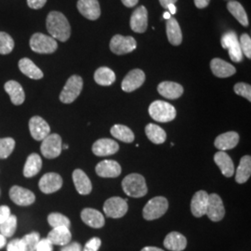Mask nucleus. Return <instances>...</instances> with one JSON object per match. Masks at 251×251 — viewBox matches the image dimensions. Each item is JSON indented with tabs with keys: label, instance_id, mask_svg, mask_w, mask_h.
<instances>
[{
	"label": "nucleus",
	"instance_id": "nucleus-20",
	"mask_svg": "<svg viewBox=\"0 0 251 251\" xmlns=\"http://www.w3.org/2000/svg\"><path fill=\"white\" fill-rule=\"evenodd\" d=\"M96 173L102 178H117L121 174V166L115 160H103L96 166Z\"/></svg>",
	"mask_w": 251,
	"mask_h": 251
},
{
	"label": "nucleus",
	"instance_id": "nucleus-43",
	"mask_svg": "<svg viewBox=\"0 0 251 251\" xmlns=\"http://www.w3.org/2000/svg\"><path fill=\"white\" fill-rule=\"evenodd\" d=\"M234 92L239 95L242 96L244 98L248 100L249 101L251 100V85L247 84V83H237L235 84L234 88Z\"/></svg>",
	"mask_w": 251,
	"mask_h": 251
},
{
	"label": "nucleus",
	"instance_id": "nucleus-36",
	"mask_svg": "<svg viewBox=\"0 0 251 251\" xmlns=\"http://www.w3.org/2000/svg\"><path fill=\"white\" fill-rule=\"evenodd\" d=\"M94 80L100 86H111L116 81V74L108 67H100L94 74Z\"/></svg>",
	"mask_w": 251,
	"mask_h": 251
},
{
	"label": "nucleus",
	"instance_id": "nucleus-10",
	"mask_svg": "<svg viewBox=\"0 0 251 251\" xmlns=\"http://www.w3.org/2000/svg\"><path fill=\"white\" fill-rule=\"evenodd\" d=\"M126 199L115 197L107 199L103 205V211L109 218L118 219L122 218L127 212Z\"/></svg>",
	"mask_w": 251,
	"mask_h": 251
},
{
	"label": "nucleus",
	"instance_id": "nucleus-26",
	"mask_svg": "<svg viewBox=\"0 0 251 251\" xmlns=\"http://www.w3.org/2000/svg\"><path fill=\"white\" fill-rule=\"evenodd\" d=\"M239 143V135L234 131H229L224 134L219 135L215 140L216 148L225 152L231 150Z\"/></svg>",
	"mask_w": 251,
	"mask_h": 251
},
{
	"label": "nucleus",
	"instance_id": "nucleus-2",
	"mask_svg": "<svg viewBox=\"0 0 251 251\" xmlns=\"http://www.w3.org/2000/svg\"><path fill=\"white\" fill-rule=\"evenodd\" d=\"M122 187L126 195L131 198H143L148 192L144 176L138 173H131L126 176L122 180Z\"/></svg>",
	"mask_w": 251,
	"mask_h": 251
},
{
	"label": "nucleus",
	"instance_id": "nucleus-40",
	"mask_svg": "<svg viewBox=\"0 0 251 251\" xmlns=\"http://www.w3.org/2000/svg\"><path fill=\"white\" fill-rule=\"evenodd\" d=\"M14 40L9 34L5 32H0V54H9L14 49Z\"/></svg>",
	"mask_w": 251,
	"mask_h": 251
},
{
	"label": "nucleus",
	"instance_id": "nucleus-1",
	"mask_svg": "<svg viewBox=\"0 0 251 251\" xmlns=\"http://www.w3.org/2000/svg\"><path fill=\"white\" fill-rule=\"evenodd\" d=\"M47 30L54 39L65 42L71 36V26L62 12L51 11L47 17Z\"/></svg>",
	"mask_w": 251,
	"mask_h": 251
},
{
	"label": "nucleus",
	"instance_id": "nucleus-46",
	"mask_svg": "<svg viewBox=\"0 0 251 251\" xmlns=\"http://www.w3.org/2000/svg\"><path fill=\"white\" fill-rule=\"evenodd\" d=\"M7 251H25V247L22 239H13L8 244Z\"/></svg>",
	"mask_w": 251,
	"mask_h": 251
},
{
	"label": "nucleus",
	"instance_id": "nucleus-14",
	"mask_svg": "<svg viewBox=\"0 0 251 251\" xmlns=\"http://www.w3.org/2000/svg\"><path fill=\"white\" fill-rule=\"evenodd\" d=\"M29 130L36 141H43L50 133V127L42 117H33L29 121Z\"/></svg>",
	"mask_w": 251,
	"mask_h": 251
},
{
	"label": "nucleus",
	"instance_id": "nucleus-37",
	"mask_svg": "<svg viewBox=\"0 0 251 251\" xmlns=\"http://www.w3.org/2000/svg\"><path fill=\"white\" fill-rule=\"evenodd\" d=\"M227 9L230 11V13L243 26L249 25V18L247 15V12L243 8L242 5L237 1H230L227 4Z\"/></svg>",
	"mask_w": 251,
	"mask_h": 251
},
{
	"label": "nucleus",
	"instance_id": "nucleus-50",
	"mask_svg": "<svg viewBox=\"0 0 251 251\" xmlns=\"http://www.w3.org/2000/svg\"><path fill=\"white\" fill-rule=\"evenodd\" d=\"M61 251H82V247L79 243H71L63 246Z\"/></svg>",
	"mask_w": 251,
	"mask_h": 251
},
{
	"label": "nucleus",
	"instance_id": "nucleus-54",
	"mask_svg": "<svg viewBox=\"0 0 251 251\" xmlns=\"http://www.w3.org/2000/svg\"><path fill=\"white\" fill-rule=\"evenodd\" d=\"M7 245V238L0 233V250Z\"/></svg>",
	"mask_w": 251,
	"mask_h": 251
},
{
	"label": "nucleus",
	"instance_id": "nucleus-4",
	"mask_svg": "<svg viewBox=\"0 0 251 251\" xmlns=\"http://www.w3.org/2000/svg\"><path fill=\"white\" fill-rule=\"evenodd\" d=\"M29 44L32 50L36 53H53L58 49V43L56 39L41 33L34 34L30 39Z\"/></svg>",
	"mask_w": 251,
	"mask_h": 251
},
{
	"label": "nucleus",
	"instance_id": "nucleus-18",
	"mask_svg": "<svg viewBox=\"0 0 251 251\" xmlns=\"http://www.w3.org/2000/svg\"><path fill=\"white\" fill-rule=\"evenodd\" d=\"M208 197L209 195L206 191H198L194 195L191 201V211L193 215L197 218L206 215Z\"/></svg>",
	"mask_w": 251,
	"mask_h": 251
},
{
	"label": "nucleus",
	"instance_id": "nucleus-52",
	"mask_svg": "<svg viewBox=\"0 0 251 251\" xmlns=\"http://www.w3.org/2000/svg\"><path fill=\"white\" fill-rule=\"evenodd\" d=\"M121 1L125 5L126 7H127V8L135 7L138 4V2H139V0H121Z\"/></svg>",
	"mask_w": 251,
	"mask_h": 251
},
{
	"label": "nucleus",
	"instance_id": "nucleus-27",
	"mask_svg": "<svg viewBox=\"0 0 251 251\" xmlns=\"http://www.w3.org/2000/svg\"><path fill=\"white\" fill-rule=\"evenodd\" d=\"M4 88L6 92L9 94L11 102L14 105H21L24 103L25 100V90L20 83L17 81H8L5 84Z\"/></svg>",
	"mask_w": 251,
	"mask_h": 251
},
{
	"label": "nucleus",
	"instance_id": "nucleus-33",
	"mask_svg": "<svg viewBox=\"0 0 251 251\" xmlns=\"http://www.w3.org/2000/svg\"><path fill=\"white\" fill-rule=\"evenodd\" d=\"M251 175V157L250 155L243 156L235 172V180L237 183H245Z\"/></svg>",
	"mask_w": 251,
	"mask_h": 251
},
{
	"label": "nucleus",
	"instance_id": "nucleus-9",
	"mask_svg": "<svg viewBox=\"0 0 251 251\" xmlns=\"http://www.w3.org/2000/svg\"><path fill=\"white\" fill-rule=\"evenodd\" d=\"M137 48V42L132 36H123L116 35L113 36L110 42V49L113 53L124 55L130 53Z\"/></svg>",
	"mask_w": 251,
	"mask_h": 251
},
{
	"label": "nucleus",
	"instance_id": "nucleus-23",
	"mask_svg": "<svg viewBox=\"0 0 251 251\" xmlns=\"http://www.w3.org/2000/svg\"><path fill=\"white\" fill-rule=\"evenodd\" d=\"M159 94L167 99L175 100L179 98L183 93L181 85L171 81H164L157 87Z\"/></svg>",
	"mask_w": 251,
	"mask_h": 251
},
{
	"label": "nucleus",
	"instance_id": "nucleus-29",
	"mask_svg": "<svg viewBox=\"0 0 251 251\" xmlns=\"http://www.w3.org/2000/svg\"><path fill=\"white\" fill-rule=\"evenodd\" d=\"M164 246L171 251H184L187 246V239L181 233L171 232L166 236L164 240Z\"/></svg>",
	"mask_w": 251,
	"mask_h": 251
},
{
	"label": "nucleus",
	"instance_id": "nucleus-34",
	"mask_svg": "<svg viewBox=\"0 0 251 251\" xmlns=\"http://www.w3.org/2000/svg\"><path fill=\"white\" fill-rule=\"evenodd\" d=\"M111 134L117 140L126 143L130 144L134 141L135 136L133 131L124 125H115L111 127Z\"/></svg>",
	"mask_w": 251,
	"mask_h": 251
},
{
	"label": "nucleus",
	"instance_id": "nucleus-51",
	"mask_svg": "<svg viewBox=\"0 0 251 251\" xmlns=\"http://www.w3.org/2000/svg\"><path fill=\"white\" fill-rule=\"evenodd\" d=\"M194 1H195L196 7H198V9H205L210 2V0H194Z\"/></svg>",
	"mask_w": 251,
	"mask_h": 251
},
{
	"label": "nucleus",
	"instance_id": "nucleus-57",
	"mask_svg": "<svg viewBox=\"0 0 251 251\" xmlns=\"http://www.w3.org/2000/svg\"><path fill=\"white\" fill-rule=\"evenodd\" d=\"M163 18L167 19V20H169V19L171 18V14L169 12V11H166V12H164L163 13Z\"/></svg>",
	"mask_w": 251,
	"mask_h": 251
},
{
	"label": "nucleus",
	"instance_id": "nucleus-44",
	"mask_svg": "<svg viewBox=\"0 0 251 251\" xmlns=\"http://www.w3.org/2000/svg\"><path fill=\"white\" fill-rule=\"evenodd\" d=\"M242 53L245 54L249 59L251 58V39L248 34H243L239 41Z\"/></svg>",
	"mask_w": 251,
	"mask_h": 251
},
{
	"label": "nucleus",
	"instance_id": "nucleus-42",
	"mask_svg": "<svg viewBox=\"0 0 251 251\" xmlns=\"http://www.w3.org/2000/svg\"><path fill=\"white\" fill-rule=\"evenodd\" d=\"M40 240V235L36 232L28 233L22 238L25 251H36V246Z\"/></svg>",
	"mask_w": 251,
	"mask_h": 251
},
{
	"label": "nucleus",
	"instance_id": "nucleus-47",
	"mask_svg": "<svg viewBox=\"0 0 251 251\" xmlns=\"http://www.w3.org/2000/svg\"><path fill=\"white\" fill-rule=\"evenodd\" d=\"M36 251H53V245L47 238L40 239L36 246Z\"/></svg>",
	"mask_w": 251,
	"mask_h": 251
},
{
	"label": "nucleus",
	"instance_id": "nucleus-12",
	"mask_svg": "<svg viewBox=\"0 0 251 251\" xmlns=\"http://www.w3.org/2000/svg\"><path fill=\"white\" fill-rule=\"evenodd\" d=\"M9 198L16 205L23 206H30L36 200V196L32 191L17 185L9 190Z\"/></svg>",
	"mask_w": 251,
	"mask_h": 251
},
{
	"label": "nucleus",
	"instance_id": "nucleus-49",
	"mask_svg": "<svg viewBox=\"0 0 251 251\" xmlns=\"http://www.w3.org/2000/svg\"><path fill=\"white\" fill-rule=\"evenodd\" d=\"M10 215L11 214H10V209H9V206H0V225H2L5 221H7Z\"/></svg>",
	"mask_w": 251,
	"mask_h": 251
},
{
	"label": "nucleus",
	"instance_id": "nucleus-7",
	"mask_svg": "<svg viewBox=\"0 0 251 251\" xmlns=\"http://www.w3.org/2000/svg\"><path fill=\"white\" fill-rule=\"evenodd\" d=\"M40 150L46 158L53 159L58 157L63 150V142L61 136L56 133L48 135L42 141Z\"/></svg>",
	"mask_w": 251,
	"mask_h": 251
},
{
	"label": "nucleus",
	"instance_id": "nucleus-32",
	"mask_svg": "<svg viewBox=\"0 0 251 251\" xmlns=\"http://www.w3.org/2000/svg\"><path fill=\"white\" fill-rule=\"evenodd\" d=\"M42 168V159L37 153H31L27 157L25 168H24V175L26 178H31L38 174Z\"/></svg>",
	"mask_w": 251,
	"mask_h": 251
},
{
	"label": "nucleus",
	"instance_id": "nucleus-53",
	"mask_svg": "<svg viewBox=\"0 0 251 251\" xmlns=\"http://www.w3.org/2000/svg\"><path fill=\"white\" fill-rule=\"evenodd\" d=\"M178 0H159L162 7L164 9H168V7L171 5V4H175Z\"/></svg>",
	"mask_w": 251,
	"mask_h": 251
},
{
	"label": "nucleus",
	"instance_id": "nucleus-15",
	"mask_svg": "<svg viewBox=\"0 0 251 251\" xmlns=\"http://www.w3.org/2000/svg\"><path fill=\"white\" fill-rule=\"evenodd\" d=\"M145 81V74L141 69L131 70L122 81V90L126 92H132L143 86Z\"/></svg>",
	"mask_w": 251,
	"mask_h": 251
},
{
	"label": "nucleus",
	"instance_id": "nucleus-39",
	"mask_svg": "<svg viewBox=\"0 0 251 251\" xmlns=\"http://www.w3.org/2000/svg\"><path fill=\"white\" fill-rule=\"evenodd\" d=\"M48 223L52 228L57 227H67L70 228V220L61 213H51L48 217Z\"/></svg>",
	"mask_w": 251,
	"mask_h": 251
},
{
	"label": "nucleus",
	"instance_id": "nucleus-19",
	"mask_svg": "<svg viewBox=\"0 0 251 251\" xmlns=\"http://www.w3.org/2000/svg\"><path fill=\"white\" fill-rule=\"evenodd\" d=\"M119 150L117 142L111 139H100L92 146V152L97 156H107L116 153Z\"/></svg>",
	"mask_w": 251,
	"mask_h": 251
},
{
	"label": "nucleus",
	"instance_id": "nucleus-38",
	"mask_svg": "<svg viewBox=\"0 0 251 251\" xmlns=\"http://www.w3.org/2000/svg\"><path fill=\"white\" fill-rule=\"evenodd\" d=\"M17 229V218L15 215H10L7 221L0 225V233L6 238L11 237Z\"/></svg>",
	"mask_w": 251,
	"mask_h": 251
},
{
	"label": "nucleus",
	"instance_id": "nucleus-3",
	"mask_svg": "<svg viewBox=\"0 0 251 251\" xmlns=\"http://www.w3.org/2000/svg\"><path fill=\"white\" fill-rule=\"evenodd\" d=\"M149 115L157 122H171L176 117V109L167 101L154 100L149 106Z\"/></svg>",
	"mask_w": 251,
	"mask_h": 251
},
{
	"label": "nucleus",
	"instance_id": "nucleus-5",
	"mask_svg": "<svg viewBox=\"0 0 251 251\" xmlns=\"http://www.w3.org/2000/svg\"><path fill=\"white\" fill-rule=\"evenodd\" d=\"M169 208V202L164 197H155L148 201L143 209V215L147 221L161 218Z\"/></svg>",
	"mask_w": 251,
	"mask_h": 251
},
{
	"label": "nucleus",
	"instance_id": "nucleus-22",
	"mask_svg": "<svg viewBox=\"0 0 251 251\" xmlns=\"http://www.w3.org/2000/svg\"><path fill=\"white\" fill-rule=\"evenodd\" d=\"M81 219L85 225L96 229L103 227V225L105 224L103 215L97 209H94V208L83 209L81 212Z\"/></svg>",
	"mask_w": 251,
	"mask_h": 251
},
{
	"label": "nucleus",
	"instance_id": "nucleus-17",
	"mask_svg": "<svg viewBox=\"0 0 251 251\" xmlns=\"http://www.w3.org/2000/svg\"><path fill=\"white\" fill-rule=\"evenodd\" d=\"M130 27L136 33H144L148 27V11L144 6L137 8L130 18Z\"/></svg>",
	"mask_w": 251,
	"mask_h": 251
},
{
	"label": "nucleus",
	"instance_id": "nucleus-8",
	"mask_svg": "<svg viewBox=\"0 0 251 251\" xmlns=\"http://www.w3.org/2000/svg\"><path fill=\"white\" fill-rule=\"evenodd\" d=\"M221 43L225 50L226 49L229 50V56L233 62L234 63L242 62V50L240 49L239 40L237 38V35L235 34V32L229 31L225 33L222 37Z\"/></svg>",
	"mask_w": 251,
	"mask_h": 251
},
{
	"label": "nucleus",
	"instance_id": "nucleus-28",
	"mask_svg": "<svg viewBox=\"0 0 251 251\" xmlns=\"http://www.w3.org/2000/svg\"><path fill=\"white\" fill-rule=\"evenodd\" d=\"M214 161L225 177L230 178L233 176V173L235 172L234 165L232 158L228 153H226L224 151L216 152L214 155Z\"/></svg>",
	"mask_w": 251,
	"mask_h": 251
},
{
	"label": "nucleus",
	"instance_id": "nucleus-58",
	"mask_svg": "<svg viewBox=\"0 0 251 251\" xmlns=\"http://www.w3.org/2000/svg\"><path fill=\"white\" fill-rule=\"evenodd\" d=\"M68 147H69L68 145H63V148H64V149H68Z\"/></svg>",
	"mask_w": 251,
	"mask_h": 251
},
{
	"label": "nucleus",
	"instance_id": "nucleus-48",
	"mask_svg": "<svg viewBox=\"0 0 251 251\" xmlns=\"http://www.w3.org/2000/svg\"><path fill=\"white\" fill-rule=\"evenodd\" d=\"M47 3V0H27V5L33 9H39L43 8Z\"/></svg>",
	"mask_w": 251,
	"mask_h": 251
},
{
	"label": "nucleus",
	"instance_id": "nucleus-45",
	"mask_svg": "<svg viewBox=\"0 0 251 251\" xmlns=\"http://www.w3.org/2000/svg\"><path fill=\"white\" fill-rule=\"evenodd\" d=\"M101 245V241L98 237H93L86 243L84 250L82 251H98Z\"/></svg>",
	"mask_w": 251,
	"mask_h": 251
},
{
	"label": "nucleus",
	"instance_id": "nucleus-13",
	"mask_svg": "<svg viewBox=\"0 0 251 251\" xmlns=\"http://www.w3.org/2000/svg\"><path fill=\"white\" fill-rule=\"evenodd\" d=\"M39 189L42 193L50 195L59 191L63 186V179L58 173L50 172L45 174L39 180Z\"/></svg>",
	"mask_w": 251,
	"mask_h": 251
},
{
	"label": "nucleus",
	"instance_id": "nucleus-6",
	"mask_svg": "<svg viewBox=\"0 0 251 251\" xmlns=\"http://www.w3.org/2000/svg\"><path fill=\"white\" fill-rule=\"evenodd\" d=\"M83 89V79L79 75H72L60 94V100L63 103H72L80 95Z\"/></svg>",
	"mask_w": 251,
	"mask_h": 251
},
{
	"label": "nucleus",
	"instance_id": "nucleus-11",
	"mask_svg": "<svg viewBox=\"0 0 251 251\" xmlns=\"http://www.w3.org/2000/svg\"><path fill=\"white\" fill-rule=\"evenodd\" d=\"M206 215L212 222H220L225 215V208L223 200L217 194H211L208 197V204Z\"/></svg>",
	"mask_w": 251,
	"mask_h": 251
},
{
	"label": "nucleus",
	"instance_id": "nucleus-41",
	"mask_svg": "<svg viewBox=\"0 0 251 251\" xmlns=\"http://www.w3.org/2000/svg\"><path fill=\"white\" fill-rule=\"evenodd\" d=\"M15 148V141L12 138L0 139V158L9 157Z\"/></svg>",
	"mask_w": 251,
	"mask_h": 251
},
{
	"label": "nucleus",
	"instance_id": "nucleus-24",
	"mask_svg": "<svg viewBox=\"0 0 251 251\" xmlns=\"http://www.w3.org/2000/svg\"><path fill=\"white\" fill-rule=\"evenodd\" d=\"M73 181L76 191L82 195L87 196L92 191V184L88 175L81 170H75L73 172Z\"/></svg>",
	"mask_w": 251,
	"mask_h": 251
},
{
	"label": "nucleus",
	"instance_id": "nucleus-16",
	"mask_svg": "<svg viewBox=\"0 0 251 251\" xmlns=\"http://www.w3.org/2000/svg\"><path fill=\"white\" fill-rule=\"evenodd\" d=\"M77 9L85 18L95 21L100 16V8L98 0H78Z\"/></svg>",
	"mask_w": 251,
	"mask_h": 251
},
{
	"label": "nucleus",
	"instance_id": "nucleus-56",
	"mask_svg": "<svg viewBox=\"0 0 251 251\" xmlns=\"http://www.w3.org/2000/svg\"><path fill=\"white\" fill-rule=\"evenodd\" d=\"M168 9H169V12L171 13V14H175L176 13V11H177V9H176V7H175V5L174 4H171L170 5L169 7H168Z\"/></svg>",
	"mask_w": 251,
	"mask_h": 251
},
{
	"label": "nucleus",
	"instance_id": "nucleus-30",
	"mask_svg": "<svg viewBox=\"0 0 251 251\" xmlns=\"http://www.w3.org/2000/svg\"><path fill=\"white\" fill-rule=\"evenodd\" d=\"M20 71L32 79H41L43 77V72L28 58H23L19 62Z\"/></svg>",
	"mask_w": 251,
	"mask_h": 251
},
{
	"label": "nucleus",
	"instance_id": "nucleus-31",
	"mask_svg": "<svg viewBox=\"0 0 251 251\" xmlns=\"http://www.w3.org/2000/svg\"><path fill=\"white\" fill-rule=\"evenodd\" d=\"M166 27H167V36L171 45L179 46L182 41V33L177 20L173 17L169 19Z\"/></svg>",
	"mask_w": 251,
	"mask_h": 251
},
{
	"label": "nucleus",
	"instance_id": "nucleus-35",
	"mask_svg": "<svg viewBox=\"0 0 251 251\" xmlns=\"http://www.w3.org/2000/svg\"><path fill=\"white\" fill-rule=\"evenodd\" d=\"M145 133L147 138L155 144H162L167 140L166 131L155 124H148L145 127Z\"/></svg>",
	"mask_w": 251,
	"mask_h": 251
},
{
	"label": "nucleus",
	"instance_id": "nucleus-25",
	"mask_svg": "<svg viewBox=\"0 0 251 251\" xmlns=\"http://www.w3.org/2000/svg\"><path fill=\"white\" fill-rule=\"evenodd\" d=\"M210 68L212 73L214 74V75L221 78L232 76L236 72L235 68L231 63H227L219 58H215L211 61Z\"/></svg>",
	"mask_w": 251,
	"mask_h": 251
},
{
	"label": "nucleus",
	"instance_id": "nucleus-21",
	"mask_svg": "<svg viewBox=\"0 0 251 251\" xmlns=\"http://www.w3.org/2000/svg\"><path fill=\"white\" fill-rule=\"evenodd\" d=\"M47 239L52 245L63 247L70 243L72 239V233L67 227L52 228V230L48 234Z\"/></svg>",
	"mask_w": 251,
	"mask_h": 251
},
{
	"label": "nucleus",
	"instance_id": "nucleus-55",
	"mask_svg": "<svg viewBox=\"0 0 251 251\" xmlns=\"http://www.w3.org/2000/svg\"><path fill=\"white\" fill-rule=\"evenodd\" d=\"M141 251H164L161 249L155 248V247H145Z\"/></svg>",
	"mask_w": 251,
	"mask_h": 251
}]
</instances>
